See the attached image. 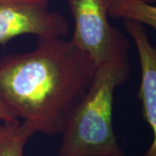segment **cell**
I'll list each match as a JSON object with an SVG mask.
<instances>
[{"instance_id": "obj_1", "label": "cell", "mask_w": 156, "mask_h": 156, "mask_svg": "<svg viewBox=\"0 0 156 156\" xmlns=\"http://www.w3.org/2000/svg\"><path fill=\"white\" fill-rule=\"evenodd\" d=\"M37 42L31 51L0 59V97L34 134L57 135L89 90L96 64L71 40Z\"/></svg>"}, {"instance_id": "obj_2", "label": "cell", "mask_w": 156, "mask_h": 156, "mask_svg": "<svg viewBox=\"0 0 156 156\" xmlns=\"http://www.w3.org/2000/svg\"><path fill=\"white\" fill-rule=\"evenodd\" d=\"M129 47L96 66L93 81L62 132L58 156H125L113 126L115 89L129 77Z\"/></svg>"}, {"instance_id": "obj_3", "label": "cell", "mask_w": 156, "mask_h": 156, "mask_svg": "<svg viewBox=\"0 0 156 156\" xmlns=\"http://www.w3.org/2000/svg\"><path fill=\"white\" fill-rule=\"evenodd\" d=\"M110 0H67L74 19L71 41L92 57L96 66L108 60L129 43L108 21Z\"/></svg>"}, {"instance_id": "obj_4", "label": "cell", "mask_w": 156, "mask_h": 156, "mask_svg": "<svg viewBox=\"0 0 156 156\" xmlns=\"http://www.w3.org/2000/svg\"><path fill=\"white\" fill-rule=\"evenodd\" d=\"M51 0H0V45L23 35L37 39L63 38L69 23L60 12L50 10Z\"/></svg>"}, {"instance_id": "obj_5", "label": "cell", "mask_w": 156, "mask_h": 156, "mask_svg": "<svg viewBox=\"0 0 156 156\" xmlns=\"http://www.w3.org/2000/svg\"><path fill=\"white\" fill-rule=\"evenodd\" d=\"M124 28L134 41L140 64L138 98L144 120L150 128L153 140L143 156H156V50L151 44L144 25L124 20Z\"/></svg>"}, {"instance_id": "obj_6", "label": "cell", "mask_w": 156, "mask_h": 156, "mask_svg": "<svg viewBox=\"0 0 156 156\" xmlns=\"http://www.w3.org/2000/svg\"><path fill=\"white\" fill-rule=\"evenodd\" d=\"M108 15L156 28V7L140 0H110Z\"/></svg>"}, {"instance_id": "obj_7", "label": "cell", "mask_w": 156, "mask_h": 156, "mask_svg": "<svg viewBox=\"0 0 156 156\" xmlns=\"http://www.w3.org/2000/svg\"><path fill=\"white\" fill-rule=\"evenodd\" d=\"M34 132L27 125L14 120L0 124V156H24V149Z\"/></svg>"}, {"instance_id": "obj_8", "label": "cell", "mask_w": 156, "mask_h": 156, "mask_svg": "<svg viewBox=\"0 0 156 156\" xmlns=\"http://www.w3.org/2000/svg\"><path fill=\"white\" fill-rule=\"evenodd\" d=\"M17 120L15 116L12 115V113L10 111L8 107L6 106L4 101L0 97V121L1 122H10V121H14Z\"/></svg>"}, {"instance_id": "obj_9", "label": "cell", "mask_w": 156, "mask_h": 156, "mask_svg": "<svg viewBox=\"0 0 156 156\" xmlns=\"http://www.w3.org/2000/svg\"><path fill=\"white\" fill-rule=\"evenodd\" d=\"M140 1H142V2H145V3H147V4H155L156 0H140Z\"/></svg>"}]
</instances>
